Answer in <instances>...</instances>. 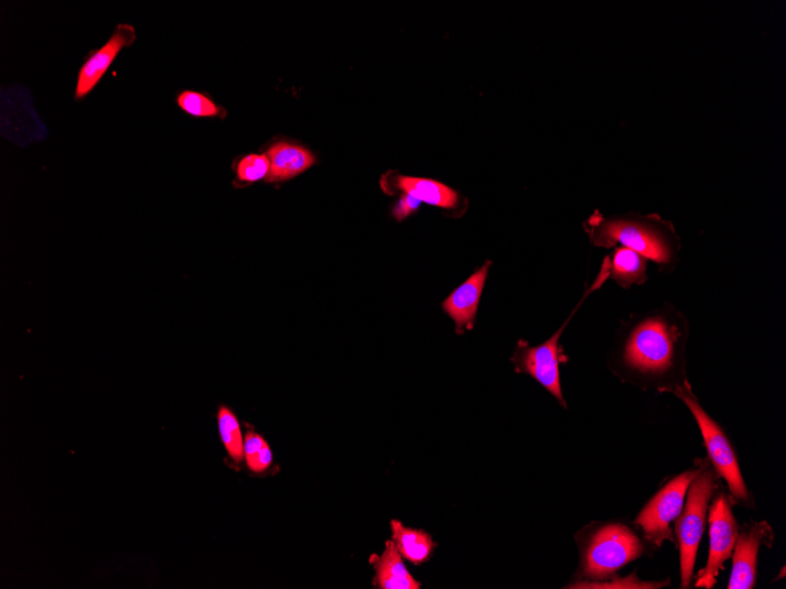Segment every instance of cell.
Listing matches in <instances>:
<instances>
[{
    "mask_svg": "<svg viewBox=\"0 0 786 589\" xmlns=\"http://www.w3.org/2000/svg\"><path fill=\"white\" fill-rule=\"evenodd\" d=\"M774 528L767 522L745 523L740 530L732 552V570L729 589H753L757 579V559L763 546L772 548Z\"/></svg>",
    "mask_w": 786,
    "mask_h": 589,
    "instance_id": "obj_9",
    "label": "cell"
},
{
    "mask_svg": "<svg viewBox=\"0 0 786 589\" xmlns=\"http://www.w3.org/2000/svg\"><path fill=\"white\" fill-rule=\"evenodd\" d=\"M672 394L687 405L698 427H700L708 452L707 458L714 472L718 473L721 480L725 481L732 504L745 509H755L754 494L746 487L736 449L726 435L725 428L715 422L701 405L689 381Z\"/></svg>",
    "mask_w": 786,
    "mask_h": 589,
    "instance_id": "obj_5",
    "label": "cell"
},
{
    "mask_svg": "<svg viewBox=\"0 0 786 589\" xmlns=\"http://www.w3.org/2000/svg\"><path fill=\"white\" fill-rule=\"evenodd\" d=\"M583 229L593 247L632 249L652 260L661 273L675 272L680 262L682 239L674 222L658 214L627 212L605 217L596 210L584 221Z\"/></svg>",
    "mask_w": 786,
    "mask_h": 589,
    "instance_id": "obj_2",
    "label": "cell"
},
{
    "mask_svg": "<svg viewBox=\"0 0 786 589\" xmlns=\"http://www.w3.org/2000/svg\"><path fill=\"white\" fill-rule=\"evenodd\" d=\"M606 258L609 280L614 281L620 287L631 290L635 285L643 286L649 281V260L640 253L625 247H616Z\"/></svg>",
    "mask_w": 786,
    "mask_h": 589,
    "instance_id": "obj_13",
    "label": "cell"
},
{
    "mask_svg": "<svg viewBox=\"0 0 786 589\" xmlns=\"http://www.w3.org/2000/svg\"><path fill=\"white\" fill-rule=\"evenodd\" d=\"M697 471L695 463L692 469L664 483L634 520L635 528L656 550L666 542L677 547L670 525L685 508L686 497Z\"/></svg>",
    "mask_w": 786,
    "mask_h": 589,
    "instance_id": "obj_7",
    "label": "cell"
},
{
    "mask_svg": "<svg viewBox=\"0 0 786 589\" xmlns=\"http://www.w3.org/2000/svg\"><path fill=\"white\" fill-rule=\"evenodd\" d=\"M492 262H486L477 272L459 288L453 291L443 303L448 316L455 321L456 331L463 335L474 327L483 288L487 280Z\"/></svg>",
    "mask_w": 786,
    "mask_h": 589,
    "instance_id": "obj_11",
    "label": "cell"
},
{
    "mask_svg": "<svg viewBox=\"0 0 786 589\" xmlns=\"http://www.w3.org/2000/svg\"><path fill=\"white\" fill-rule=\"evenodd\" d=\"M270 172L267 183H284L309 170L316 160L305 148L290 143H278L268 152Z\"/></svg>",
    "mask_w": 786,
    "mask_h": 589,
    "instance_id": "obj_12",
    "label": "cell"
},
{
    "mask_svg": "<svg viewBox=\"0 0 786 589\" xmlns=\"http://www.w3.org/2000/svg\"><path fill=\"white\" fill-rule=\"evenodd\" d=\"M609 280V263L607 259H604L601 272L595 282L585 290L582 301L572 310L564 325L559 328V330L546 342L538 346H530L528 341L519 340L517 348L515 350L513 362L515 363L516 372L524 373L532 377L538 383L549 391L564 408L568 407L564 400L563 390L561 385V372H559V366L567 358L564 357V351L559 340L573 318L575 312L580 309L584 301L588 298L589 294L602 288L605 282Z\"/></svg>",
    "mask_w": 786,
    "mask_h": 589,
    "instance_id": "obj_6",
    "label": "cell"
},
{
    "mask_svg": "<svg viewBox=\"0 0 786 589\" xmlns=\"http://www.w3.org/2000/svg\"><path fill=\"white\" fill-rule=\"evenodd\" d=\"M177 103L185 113L197 118H215L225 114L213 99L195 91L181 92Z\"/></svg>",
    "mask_w": 786,
    "mask_h": 589,
    "instance_id": "obj_19",
    "label": "cell"
},
{
    "mask_svg": "<svg viewBox=\"0 0 786 589\" xmlns=\"http://www.w3.org/2000/svg\"><path fill=\"white\" fill-rule=\"evenodd\" d=\"M137 39L136 29L130 24H119L112 36L98 50L91 52L79 68L75 99L83 100L89 96L105 74L119 56L120 52L131 46Z\"/></svg>",
    "mask_w": 786,
    "mask_h": 589,
    "instance_id": "obj_10",
    "label": "cell"
},
{
    "mask_svg": "<svg viewBox=\"0 0 786 589\" xmlns=\"http://www.w3.org/2000/svg\"><path fill=\"white\" fill-rule=\"evenodd\" d=\"M270 172L268 154H248L241 159L236 167L237 179L240 183H256L267 179Z\"/></svg>",
    "mask_w": 786,
    "mask_h": 589,
    "instance_id": "obj_20",
    "label": "cell"
},
{
    "mask_svg": "<svg viewBox=\"0 0 786 589\" xmlns=\"http://www.w3.org/2000/svg\"><path fill=\"white\" fill-rule=\"evenodd\" d=\"M697 475L690 483L687 502L675 520V536L680 557V588H689L698 548H700L708 523L710 502L722 488L708 458L697 459Z\"/></svg>",
    "mask_w": 786,
    "mask_h": 589,
    "instance_id": "obj_4",
    "label": "cell"
},
{
    "mask_svg": "<svg viewBox=\"0 0 786 589\" xmlns=\"http://www.w3.org/2000/svg\"><path fill=\"white\" fill-rule=\"evenodd\" d=\"M244 458L254 473H263L272 462V452L263 437L248 432L244 439Z\"/></svg>",
    "mask_w": 786,
    "mask_h": 589,
    "instance_id": "obj_18",
    "label": "cell"
},
{
    "mask_svg": "<svg viewBox=\"0 0 786 589\" xmlns=\"http://www.w3.org/2000/svg\"><path fill=\"white\" fill-rule=\"evenodd\" d=\"M690 334L687 315L671 303L636 312L621 323L610 369L622 383L672 394L689 381Z\"/></svg>",
    "mask_w": 786,
    "mask_h": 589,
    "instance_id": "obj_1",
    "label": "cell"
},
{
    "mask_svg": "<svg viewBox=\"0 0 786 589\" xmlns=\"http://www.w3.org/2000/svg\"><path fill=\"white\" fill-rule=\"evenodd\" d=\"M670 583V580H663V581H640L638 577H636V571L631 577L627 578H616L614 577L613 579H610L607 581H602V582H589V581H580L578 583L572 585L569 588H633V589H656V588H663L666 587L667 585Z\"/></svg>",
    "mask_w": 786,
    "mask_h": 589,
    "instance_id": "obj_21",
    "label": "cell"
},
{
    "mask_svg": "<svg viewBox=\"0 0 786 589\" xmlns=\"http://www.w3.org/2000/svg\"><path fill=\"white\" fill-rule=\"evenodd\" d=\"M395 185L401 193L442 209H453L460 200L455 189L432 179L398 176Z\"/></svg>",
    "mask_w": 786,
    "mask_h": 589,
    "instance_id": "obj_15",
    "label": "cell"
},
{
    "mask_svg": "<svg viewBox=\"0 0 786 589\" xmlns=\"http://www.w3.org/2000/svg\"><path fill=\"white\" fill-rule=\"evenodd\" d=\"M391 528L394 542L400 556H403L414 565H421L430 558L433 543L428 533L407 528L397 520H392Z\"/></svg>",
    "mask_w": 786,
    "mask_h": 589,
    "instance_id": "obj_16",
    "label": "cell"
},
{
    "mask_svg": "<svg viewBox=\"0 0 786 589\" xmlns=\"http://www.w3.org/2000/svg\"><path fill=\"white\" fill-rule=\"evenodd\" d=\"M218 426L225 449L236 463L244 459V440L239 422L228 407H220L218 412Z\"/></svg>",
    "mask_w": 786,
    "mask_h": 589,
    "instance_id": "obj_17",
    "label": "cell"
},
{
    "mask_svg": "<svg viewBox=\"0 0 786 589\" xmlns=\"http://www.w3.org/2000/svg\"><path fill=\"white\" fill-rule=\"evenodd\" d=\"M581 549V576L589 582L613 579L628 564L656 552L634 525L622 522L590 527Z\"/></svg>",
    "mask_w": 786,
    "mask_h": 589,
    "instance_id": "obj_3",
    "label": "cell"
},
{
    "mask_svg": "<svg viewBox=\"0 0 786 589\" xmlns=\"http://www.w3.org/2000/svg\"><path fill=\"white\" fill-rule=\"evenodd\" d=\"M732 500L720 489L710 502L708 511L710 549L707 566L698 574L695 587L711 589L718 583L721 570L732 557L739 535V523L732 511Z\"/></svg>",
    "mask_w": 786,
    "mask_h": 589,
    "instance_id": "obj_8",
    "label": "cell"
},
{
    "mask_svg": "<svg viewBox=\"0 0 786 589\" xmlns=\"http://www.w3.org/2000/svg\"><path fill=\"white\" fill-rule=\"evenodd\" d=\"M422 205V201L414 198L413 196L405 194L403 196L400 197L399 201L397 203L392 216L395 217L396 220L398 221H403L408 217H410L412 214H414L418 209L419 206Z\"/></svg>",
    "mask_w": 786,
    "mask_h": 589,
    "instance_id": "obj_22",
    "label": "cell"
},
{
    "mask_svg": "<svg viewBox=\"0 0 786 589\" xmlns=\"http://www.w3.org/2000/svg\"><path fill=\"white\" fill-rule=\"evenodd\" d=\"M374 585L381 589H419L421 583L409 574L395 542H388L380 557L373 556Z\"/></svg>",
    "mask_w": 786,
    "mask_h": 589,
    "instance_id": "obj_14",
    "label": "cell"
}]
</instances>
